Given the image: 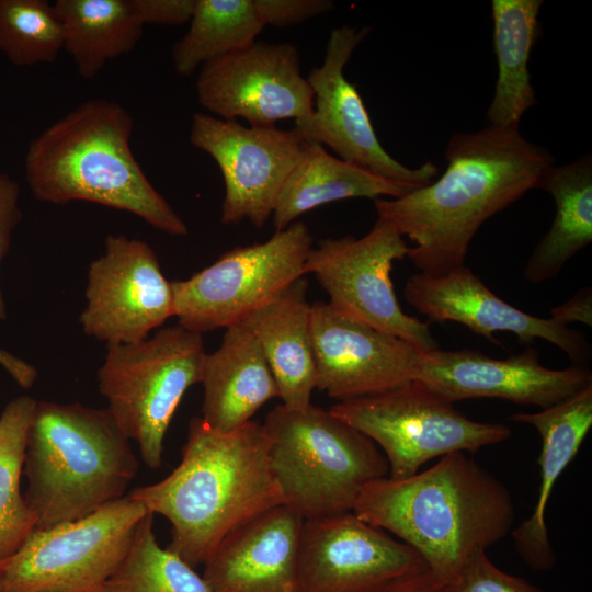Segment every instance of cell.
Segmentation results:
<instances>
[{
	"mask_svg": "<svg viewBox=\"0 0 592 592\" xmlns=\"http://www.w3.org/2000/svg\"><path fill=\"white\" fill-rule=\"evenodd\" d=\"M444 156L447 167L436 181L401 197L374 200L378 218L414 243L407 257L431 276L465 265L481 225L535 189L554 164L549 151L526 140L519 126L456 133Z\"/></svg>",
	"mask_w": 592,
	"mask_h": 592,
	"instance_id": "obj_1",
	"label": "cell"
},
{
	"mask_svg": "<svg viewBox=\"0 0 592 592\" xmlns=\"http://www.w3.org/2000/svg\"><path fill=\"white\" fill-rule=\"evenodd\" d=\"M353 512L411 546L439 587L456 579L474 550L504 538L515 514L510 490L460 452L408 478L369 482Z\"/></svg>",
	"mask_w": 592,
	"mask_h": 592,
	"instance_id": "obj_2",
	"label": "cell"
},
{
	"mask_svg": "<svg viewBox=\"0 0 592 592\" xmlns=\"http://www.w3.org/2000/svg\"><path fill=\"white\" fill-rule=\"evenodd\" d=\"M269 447V437L258 422L221 433L193 418L175 469L128 494L170 522L167 549L195 568L205 563L232 530L284 504L270 467Z\"/></svg>",
	"mask_w": 592,
	"mask_h": 592,
	"instance_id": "obj_3",
	"label": "cell"
},
{
	"mask_svg": "<svg viewBox=\"0 0 592 592\" xmlns=\"http://www.w3.org/2000/svg\"><path fill=\"white\" fill-rule=\"evenodd\" d=\"M133 129L122 104L80 103L29 144L24 168L31 192L45 203L84 201L128 212L166 234L185 236V223L134 157Z\"/></svg>",
	"mask_w": 592,
	"mask_h": 592,
	"instance_id": "obj_4",
	"label": "cell"
},
{
	"mask_svg": "<svg viewBox=\"0 0 592 592\" xmlns=\"http://www.w3.org/2000/svg\"><path fill=\"white\" fill-rule=\"evenodd\" d=\"M24 499L47 528L124 497L137 475L130 441L106 409L36 401L24 456Z\"/></svg>",
	"mask_w": 592,
	"mask_h": 592,
	"instance_id": "obj_5",
	"label": "cell"
},
{
	"mask_svg": "<svg viewBox=\"0 0 592 592\" xmlns=\"http://www.w3.org/2000/svg\"><path fill=\"white\" fill-rule=\"evenodd\" d=\"M262 425L283 503L304 520L353 511L364 487L388 476L378 446L330 410L281 403Z\"/></svg>",
	"mask_w": 592,
	"mask_h": 592,
	"instance_id": "obj_6",
	"label": "cell"
},
{
	"mask_svg": "<svg viewBox=\"0 0 592 592\" xmlns=\"http://www.w3.org/2000/svg\"><path fill=\"white\" fill-rule=\"evenodd\" d=\"M206 354L203 335L179 325L150 339L107 344L99 389L148 467L161 465L167 430L186 390L201 383Z\"/></svg>",
	"mask_w": 592,
	"mask_h": 592,
	"instance_id": "obj_7",
	"label": "cell"
},
{
	"mask_svg": "<svg viewBox=\"0 0 592 592\" xmlns=\"http://www.w3.org/2000/svg\"><path fill=\"white\" fill-rule=\"evenodd\" d=\"M380 447L391 479H405L433 458L474 454L511 436L505 424L471 420L419 379L330 409Z\"/></svg>",
	"mask_w": 592,
	"mask_h": 592,
	"instance_id": "obj_8",
	"label": "cell"
},
{
	"mask_svg": "<svg viewBox=\"0 0 592 592\" xmlns=\"http://www.w3.org/2000/svg\"><path fill=\"white\" fill-rule=\"evenodd\" d=\"M147 513L127 494L81 519L35 527L0 562L3 592H94L119 567Z\"/></svg>",
	"mask_w": 592,
	"mask_h": 592,
	"instance_id": "obj_9",
	"label": "cell"
},
{
	"mask_svg": "<svg viewBox=\"0 0 592 592\" xmlns=\"http://www.w3.org/2000/svg\"><path fill=\"white\" fill-rule=\"evenodd\" d=\"M312 237L296 220L264 242L237 247L183 281H173L178 325L197 333L241 323L306 275Z\"/></svg>",
	"mask_w": 592,
	"mask_h": 592,
	"instance_id": "obj_10",
	"label": "cell"
},
{
	"mask_svg": "<svg viewBox=\"0 0 592 592\" xmlns=\"http://www.w3.org/2000/svg\"><path fill=\"white\" fill-rule=\"evenodd\" d=\"M403 237L377 218L362 238L320 240L311 248L306 274H314L339 312L405 340L422 351L439 349L430 323L406 314L397 299L390 272L408 254Z\"/></svg>",
	"mask_w": 592,
	"mask_h": 592,
	"instance_id": "obj_11",
	"label": "cell"
},
{
	"mask_svg": "<svg viewBox=\"0 0 592 592\" xmlns=\"http://www.w3.org/2000/svg\"><path fill=\"white\" fill-rule=\"evenodd\" d=\"M369 27H335L330 32L320 66L308 73L314 92L312 112L294 121L293 129L305 143L331 148L339 158L360 166L385 179L422 187L437 175V167L426 161L408 168L394 159L382 146L364 102L344 68Z\"/></svg>",
	"mask_w": 592,
	"mask_h": 592,
	"instance_id": "obj_12",
	"label": "cell"
},
{
	"mask_svg": "<svg viewBox=\"0 0 592 592\" xmlns=\"http://www.w3.org/2000/svg\"><path fill=\"white\" fill-rule=\"evenodd\" d=\"M193 147L209 155L225 185L221 223L248 220L262 228L272 217L278 194L297 162L303 140L292 129L244 126L197 112L190 135Z\"/></svg>",
	"mask_w": 592,
	"mask_h": 592,
	"instance_id": "obj_13",
	"label": "cell"
},
{
	"mask_svg": "<svg viewBox=\"0 0 592 592\" xmlns=\"http://www.w3.org/2000/svg\"><path fill=\"white\" fill-rule=\"evenodd\" d=\"M200 105L225 121L274 126L307 117L314 92L291 43L254 42L204 64L195 81Z\"/></svg>",
	"mask_w": 592,
	"mask_h": 592,
	"instance_id": "obj_14",
	"label": "cell"
},
{
	"mask_svg": "<svg viewBox=\"0 0 592 592\" xmlns=\"http://www.w3.org/2000/svg\"><path fill=\"white\" fill-rule=\"evenodd\" d=\"M425 571L411 546L353 511L303 522L299 592H378L397 579Z\"/></svg>",
	"mask_w": 592,
	"mask_h": 592,
	"instance_id": "obj_15",
	"label": "cell"
},
{
	"mask_svg": "<svg viewBox=\"0 0 592 592\" xmlns=\"http://www.w3.org/2000/svg\"><path fill=\"white\" fill-rule=\"evenodd\" d=\"M86 297L82 330L106 345L145 340L174 316L172 282L155 251L121 235H109L104 253L90 263Z\"/></svg>",
	"mask_w": 592,
	"mask_h": 592,
	"instance_id": "obj_16",
	"label": "cell"
},
{
	"mask_svg": "<svg viewBox=\"0 0 592 592\" xmlns=\"http://www.w3.org/2000/svg\"><path fill=\"white\" fill-rule=\"evenodd\" d=\"M316 388L343 401L383 392L420 373L423 352L350 318L328 303L311 304Z\"/></svg>",
	"mask_w": 592,
	"mask_h": 592,
	"instance_id": "obj_17",
	"label": "cell"
},
{
	"mask_svg": "<svg viewBox=\"0 0 592 592\" xmlns=\"http://www.w3.org/2000/svg\"><path fill=\"white\" fill-rule=\"evenodd\" d=\"M419 380L455 403L471 398H498L549 408L592 384L588 365L551 369L527 349L506 358L460 349L424 351Z\"/></svg>",
	"mask_w": 592,
	"mask_h": 592,
	"instance_id": "obj_18",
	"label": "cell"
},
{
	"mask_svg": "<svg viewBox=\"0 0 592 592\" xmlns=\"http://www.w3.org/2000/svg\"><path fill=\"white\" fill-rule=\"evenodd\" d=\"M403 295L429 323L458 322L491 342H497L496 332H512L524 344L545 340L562 350L573 365H588L591 357V344L582 332L504 301L466 265L441 276L415 273L406 282Z\"/></svg>",
	"mask_w": 592,
	"mask_h": 592,
	"instance_id": "obj_19",
	"label": "cell"
},
{
	"mask_svg": "<svg viewBox=\"0 0 592 592\" xmlns=\"http://www.w3.org/2000/svg\"><path fill=\"white\" fill-rule=\"evenodd\" d=\"M304 519L272 506L228 533L204 563L214 592H299L298 548Z\"/></svg>",
	"mask_w": 592,
	"mask_h": 592,
	"instance_id": "obj_20",
	"label": "cell"
},
{
	"mask_svg": "<svg viewBox=\"0 0 592 592\" xmlns=\"http://www.w3.org/2000/svg\"><path fill=\"white\" fill-rule=\"evenodd\" d=\"M510 420L534 426L540 435V483L528 519L513 532L517 554L536 571H548L556 557L548 537L545 513L553 488L577 455L592 426V384L572 396L534 413H516Z\"/></svg>",
	"mask_w": 592,
	"mask_h": 592,
	"instance_id": "obj_21",
	"label": "cell"
},
{
	"mask_svg": "<svg viewBox=\"0 0 592 592\" xmlns=\"http://www.w3.org/2000/svg\"><path fill=\"white\" fill-rule=\"evenodd\" d=\"M203 422L228 433L240 429L278 389L262 349L241 323L226 328L219 348L206 354L202 380Z\"/></svg>",
	"mask_w": 592,
	"mask_h": 592,
	"instance_id": "obj_22",
	"label": "cell"
},
{
	"mask_svg": "<svg viewBox=\"0 0 592 592\" xmlns=\"http://www.w3.org/2000/svg\"><path fill=\"white\" fill-rule=\"evenodd\" d=\"M307 287L304 276L241 322L259 342L288 409L308 407L316 388Z\"/></svg>",
	"mask_w": 592,
	"mask_h": 592,
	"instance_id": "obj_23",
	"label": "cell"
},
{
	"mask_svg": "<svg viewBox=\"0 0 592 592\" xmlns=\"http://www.w3.org/2000/svg\"><path fill=\"white\" fill-rule=\"evenodd\" d=\"M415 186L379 177L329 153L323 146L303 143L297 162L278 194L272 215L275 230H282L304 213L330 202L367 197H401Z\"/></svg>",
	"mask_w": 592,
	"mask_h": 592,
	"instance_id": "obj_24",
	"label": "cell"
},
{
	"mask_svg": "<svg viewBox=\"0 0 592 592\" xmlns=\"http://www.w3.org/2000/svg\"><path fill=\"white\" fill-rule=\"evenodd\" d=\"M535 189L548 192L556 203L553 224L524 267L525 278L538 284L555 278L592 241V155L563 166H549Z\"/></svg>",
	"mask_w": 592,
	"mask_h": 592,
	"instance_id": "obj_25",
	"label": "cell"
},
{
	"mask_svg": "<svg viewBox=\"0 0 592 592\" xmlns=\"http://www.w3.org/2000/svg\"><path fill=\"white\" fill-rule=\"evenodd\" d=\"M542 0H492L493 47L498 79L487 111L489 125L519 126L522 115L536 104L528 59L539 36Z\"/></svg>",
	"mask_w": 592,
	"mask_h": 592,
	"instance_id": "obj_26",
	"label": "cell"
},
{
	"mask_svg": "<svg viewBox=\"0 0 592 592\" xmlns=\"http://www.w3.org/2000/svg\"><path fill=\"white\" fill-rule=\"evenodd\" d=\"M54 8L62 26V50L84 79L134 50L143 35L132 0H57Z\"/></svg>",
	"mask_w": 592,
	"mask_h": 592,
	"instance_id": "obj_27",
	"label": "cell"
},
{
	"mask_svg": "<svg viewBox=\"0 0 592 592\" xmlns=\"http://www.w3.org/2000/svg\"><path fill=\"white\" fill-rule=\"evenodd\" d=\"M189 24L171 52L173 68L182 77L254 43L264 29L253 0H196Z\"/></svg>",
	"mask_w": 592,
	"mask_h": 592,
	"instance_id": "obj_28",
	"label": "cell"
},
{
	"mask_svg": "<svg viewBox=\"0 0 592 592\" xmlns=\"http://www.w3.org/2000/svg\"><path fill=\"white\" fill-rule=\"evenodd\" d=\"M35 406L33 398L20 396L0 415V562L12 556L36 527V517L20 489Z\"/></svg>",
	"mask_w": 592,
	"mask_h": 592,
	"instance_id": "obj_29",
	"label": "cell"
},
{
	"mask_svg": "<svg viewBox=\"0 0 592 592\" xmlns=\"http://www.w3.org/2000/svg\"><path fill=\"white\" fill-rule=\"evenodd\" d=\"M153 516L149 512L140 521L124 560L94 592H214L193 567L159 545Z\"/></svg>",
	"mask_w": 592,
	"mask_h": 592,
	"instance_id": "obj_30",
	"label": "cell"
},
{
	"mask_svg": "<svg viewBox=\"0 0 592 592\" xmlns=\"http://www.w3.org/2000/svg\"><path fill=\"white\" fill-rule=\"evenodd\" d=\"M62 49V26L54 4L45 0H0V50L11 64H52Z\"/></svg>",
	"mask_w": 592,
	"mask_h": 592,
	"instance_id": "obj_31",
	"label": "cell"
},
{
	"mask_svg": "<svg viewBox=\"0 0 592 592\" xmlns=\"http://www.w3.org/2000/svg\"><path fill=\"white\" fill-rule=\"evenodd\" d=\"M440 592H542L521 577L499 569L487 556L486 549L474 550L463 565L456 579Z\"/></svg>",
	"mask_w": 592,
	"mask_h": 592,
	"instance_id": "obj_32",
	"label": "cell"
},
{
	"mask_svg": "<svg viewBox=\"0 0 592 592\" xmlns=\"http://www.w3.org/2000/svg\"><path fill=\"white\" fill-rule=\"evenodd\" d=\"M264 24L286 27L303 23L333 9L330 0H253Z\"/></svg>",
	"mask_w": 592,
	"mask_h": 592,
	"instance_id": "obj_33",
	"label": "cell"
},
{
	"mask_svg": "<svg viewBox=\"0 0 592 592\" xmlns=\"http://www.w3.org/2000/svg\"><path fill=\"white\" fill-rule=\"evenodd\" d=\"M20 186L8 173L0 171V262L11 244L14 228L22 219L19 207ZM7 318V308L0 291V320Z\"/></svg>",
	"mask_w": 592,
	"mask_h": 592,
	"instance_id": "obj_34",
	"label": "cell"
},
{
	"mask_svg": "<svg viewBox=\"0 0 592 592\" xmlns=\"http://www.w3.org/2000/svg\"><path fill=\"white\" fill-rule=\"evenodd\" d=\"M132 2L144 25L189 23L196 5V0H132Z\"/></svg>",
	"mask_w": 592,
	"mask_h": 592,
	"instance_id": "obj_35",
	"label": "cell"
},
{
	"mask_svg": "<svg viewBox=\"0 0 592 592\" xmlns=\"http://www.w3.org/2000/svg\"><path fill=\"white\" fill-rule=\"evenodd\" d=\"M555 322L562 326L569 323H583L592 326V289L583 287L578 291L569 300L554 307L550 311Z\"/></svg>",
	"mask_w": 592,
	"mask_h": 592,
	"instance_id": "obj_36",
	"label": "cell"
},
{
	"mask_svg": "<svg viewBox=\"0 0 592 592\" xmlns=\"http://www.w3.org/2000/svg\"><path fill=\"white\" fill-rule=\"evenodd\" d=\"M378 592H440L429 571L397 579Z\"/></svg>",
	"mask_w": 592,
	"mask_h": 592,
	"instance_id": "obj_37",
	"label": "cell"
},
{
	"mask_svg": "<svg viewBox=\"0 0 592 592\" xmlns=\"http://www.w3.org/2000/svg\"><path fill=\"white\" fill-rule=\"evenodd\" d=\"M14 363V356L7 352L5 350L0 349V365L3 368H10Z\"/></svg>",
	"mask_w": 592,
	"mask_h": 592,
	"instance_id": "obj_38",
	"label": "cell"
},
{
	"mask_svg": "<svg viewBox=\"0 0 592 592\" xmlns=\"http://www.w3.org/2000/svg\"><path fill=\"white\" fill-rule=\"evenodd\" d=\"M0 592H3L2 583H1V573H0Z\"/></svg>",
	"mask_w": 592,
	"mask_h": 592,
	"instance_id": "obj_39",
	"label": "cell"
}]
</instances>
